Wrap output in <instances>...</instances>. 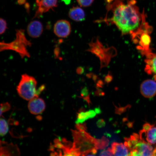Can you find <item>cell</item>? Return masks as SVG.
<instances>
[{
	"mask_svg": "<svg viewBox=\"0 0 156 156\" xmlns=\"http://www.w3.org/2000/svg\"><path fill=\"white\" fill-rule=\"evenodd\" d=\"M28 34L31 37L37 38L40 37L43 31V27L40 21L34 20L31 21L27 27Z\"/></svg>",
	"mask_w": 156,
	"mask_h": 156,
	"instance_id": "obj_15",
	"label": "cell"
},
{
	"mask_svg": "<svg viewBox=\"0 0 156 156\" xmlns=\"http://www.w3.org/2000/svg\"><path fill=\"white\" fill-rule=\"evenodd\" d=\"M112 21L124 34L133 35L149 25L146 22L145 15L140 14L137 8L131 4L117 5L114 9Z\"/></svg>",
	"mask_w": 156,
	"mask_h": 156,
	"instance_id": "obj_1",
	"label": "cell"
},
{
	"mask_svg": "<svg viewBox=\"0 0 156 156\" xmlns=\"http://www.w3.org/2000/svg\"><path fill=\"white\" fill-rule=\"evenodd\" d=\"M28 108L31 114L39 115L44 111L46 104L43 99L38 97H36L29 101Z\"/></svg>",
	"mask_w": 156,
	"mask_h": 156,
	"instance_id": "obj_12",
	"label": "cell"
},
{
	"mask_svg": "<svg viewBox=\"0 0 156 156\" xmlns=\"http://www.w3.org/2000/svg\"><path fill=\"white\" fill-rule=\"evenodd\" d=\"M25 8H26V9H29V5L28 3H26L25 4Z\"/></svg>",
	"mask_w": 156,
	"mask_h": 156,
	"instance_id": "obj_26",
	"label": "cell"
},
{
	"mask_svg": "<svg viewBox=\"0 0 156 156\" xmlns=\"http://www.w3.org/2000/svg\"><path fill=\"white\" fill-rule=\"evenodd\" d=\"M139 135L151 145L156 144V127L153 125L146 123L140 132Z\"/></svg>",
	"mask_w": 156,
	"mask_h": 156,
	"instance_id": "obj_8",
	"label": "cell"
},
{
	"mask_svg": "<svg viewBox=\"0 0 156 156\" xmlns=\"http://www.w3.org/2000/svg\"><path fill=\"white\" fill-rule=\"evenodd\" d=\"M99 156H113L112 149L108 148L105 151H102Z\"/></svg>",
	"mask_w": 156,
	"mask_h": 156,
	"instance_id": "obj_23",
	"label": "cell"
},
{
	"mask_svg": "<svg viewBox=\"0 0 156 156\" xmlns=\"http://www.w3.org/2000/svg\"><path fill=\"white\" fill-rule=\"evenodd\" d=\"M124 144L129 151V156H156V146L148 143L139 134L134 133L126 138Z\"/></svg>",
	"mask_w": 156,
	"mask_h": 156,
	"instance_id": "obj_3",
	"label": "cell"
},
{
	"mask_svg": "<svg viewBox=\"0 0 156 156\" xmlns=\"http://www.w3.org/2000/svg\"><path fill=\"white\" fill-rule=\"evenodd\" d=\"M96 111L91 110L85 112H81L78 113L76 121V124H83L88 119L93 118L98 113Z\"/></svg>",
	"mask_w": 156,
	"mask_h": 156,
	"instance_id": "obj_18",
	"label": "cell"
},
{
	"mask_svg": "<svg viewBox=\"0 0 156 156\" xmlns=\"http://www.w3.org/2000/svg\"><path fill=\"white\" fill-rule=\"evenodd\" d=\"M11 108L10 105L8 102L2 103L1 106V115L2 116V115L3 113H5L7 111H9Z\"/></svg>",
	"mask_w": 156,
	"mask_h": 156,
	"instance_id": "obj_21",
	"label": "cell"
},
{
	"mask_svg": "<svg viewBox=\"0 0 156 156\" xmlns=\"http://www.w3.org/2000/svg\"><path fill=\"white\" fill-rule=\"evenodd\" d=\"M140 91L143 96L146 98H151L156 94V82L151 80H147L142 82Z\"/></svg>",
	"mask_w": 156,
	"mask_h": 156,
	"instance_id": "obj_11",
	"label": "cell"
},
{
	"mask_svg": "<svg viewBox=\"0 0 156 156\" xmlns=\"http://www.w3.org/2000/svg\"><path fill=\"white\" fill-rule=\"evenodd\" d=\"M71 25L69 21L62 20H58L55 24L54 32L58 37L65 38L71 34Z\"/></svg>",
	"mask_w": 156,
	"mask_h": 156,
	"instance_id": "obj_7",
	"label": "cell"
},
{
	"mask_svg": "<svg viewBox=\"0 0 156 156\" xmlns=\"http://www.w3.org/2000/svg\"><path fill=\"white\" fill-rule=\"evenodd\" d=\"M0 25H1V30L0 34L1 35L4 34L7 28V24L5 20L1 18L0 19Z\"/></svg>",
	"mask_w": 156,
	"mask_h": 156,
	"instance_id": "obj_22",
	"label": "cell"
},
{
	"mask_svg": "<svg viewBox=\"0 0 156 156\" xmlns=\"http://www.w3.org/2000/svg\"><path fill=\"white\" fill-rule=\"evenodd\" d=\"M70 18L76 21L84 20L85 13L83 10L79 7H73L70 9L69 12Z\"/></svg>",
	"mask_w": 156,
	"mask_h": 156,
	"instance_id": "obj_17",
	"label": "cell"
},
{
	"mask_svg": "<svg viewBox=\"0 0 156 156\" xmlns=\"http://www.w3.org/2000/svg\"><path fill=\"white\" fill-rule=\"evenodd\" d=\"M62 1H63L67 5L69 4L70 3V1H71V0H62Z\"/></svg>",
	"mask_w": 156,
	"mask_h": 156,
	"instance_id": "obj_25",
	"label": "cell"
},
{
	"mask_svg": "<svg viewBox=\"0 0 156 156\" xmlns=\"http://www.w3.org/2000/svg\"><path fill=\"white\" fill-rule=\"evenodd\" d=\"M76 129L72 130L73 146L81 155L90 153L95 154L97 150L103 149V142L102 138L97 139L91 136L87 132L85 125L76 124Z\"/></svg>",
	"mask_w": 156,
	"mask_h": 156,
	"instance_id": "obj_2",
	"label": "cell"
},
{
	"mask_svg": "<svg viewBox=\"0 0 156 156\" xmlns=\"http://www.w3.org/2000/svg\"><path fill=\"white\" fill-rule=\"evenodd\" d=\"M111 149L113 156H129V152L128 148L122 143L113 142Z\"/></svg>",
	"mask_w": 156,
	"mask_h": 156,
	"instance_id": "obj_16",
	"label": "cell"
},
{
	"mask_svg": "<svg viewBox=\"0 0 156 156\" xmlns=\"http://www.w3.org/2000/svg\"><path fill=\"white\" fill-rule=\"evenodd\" d=\"M0 156H21L17 145L12 143L1 141Z\"/></svg>",
	"mask_w": 156,
	"mask_h": 156,
	"instance_id": "obj_10",
	"label": "cell"
},
{
	"mask_svg": "<svg viewBox=\"0 0 156 156\" xmlns=\"http://www.w3.org/2000/svg\"><path fill=\"white\" fill-rule=\"evenodd\" d=\"M24 32V30L23 29L17 30L16 38L13 41L9 43L4 41L1 42V51L11 50L17 52L21 58L30 57V55L27 50V48L31 46L32 43L25 37Z\"/></svg>",
	"mask_w": 156,
	"mask_h": 156,
	"instance_id": "obj_5",
	"label": "cell"
},
{
	"mask_svg": "<svg viewBox=\"0 0 156 156\" xmlns=\"http://www.w3.org/2000/svg\"><path fill=\"white\" fill-rule=\"evenodd\" d=\"M150 34L151 33L144 32L136 37L139 38L138 48L141 51L142 54L145 55L151 52L150 48L151 41Z\"/></svg>",
	"mask_w": 156,
	"mask_h": 156,
	"instance_id": "obj_13",
	"label": "cell"
},
{
	"mask_svg": "<svg viewBox=\"0 0 156 156\" xmlns=\"http://www.w3.org/2000/svg\"><path fill=\"white\" fill-rule=\"evenodd\" d=\"M9 125L6 121L3 118L0 120V133L1 136H4L9 131Z\"/></svg>",
	"mask_w": 156,
	"mask_h": 156,
	"instance_id": "obj_19",
	"label": "cell"
},
{
	"mask_svg": "<svg viewBox=\"0 0 156 156\" xmlns=\"http://www.w3.org/2000/svg\"><path fill=\"white\" fill-rule=\"evenodd\" d=\"M37 82L35 78L27 75L23 74L17 87V93L21 98L27 101H30L34 98L38 97L45 88L42 85L37 89Z\"/></svg>",
	"mask_w": 156,
	"mask_h": 156,
	"instance_id": "obj_4",
	"label": "cell"
},
{
	"mask_svg": "<svg viewBox=\"0 0 156 156\" xmlns=\"http://www.w3.org/2000/svg\"><path fill=\"white\" fill-rule=\"evenodd\" d=\"M26 0H18V3L19 5H21L25 3Z\"/></svg>",
	"mask_w": 156,
	"mask_h": 156,
	"instance_id": "obj_24",
	"label": "cell"
},
{
	"mask_svg": "<svg viewBox=\"0 0 156 156\" xmlns=\"http://www.w3.org/2000/svg\"><path fill=\"white\" fill-rule=\"evenodd\" d=\"M86 154L85 155H81L80 156H96L94 155L93 154Z\"/></svg>",
	"mask_w": 156,
	"mask_h": 156,
	"instance_id": "obj_27",
	"label": "cell"
},
{
	"mask_svg": "<svg viewBox=\"0 0 156 156\" xmlns=\"http://www.w3.org/2000/svg\"><path fill=\"white\" fill-rule=\"evenodd\" d=\"M146 56L145 71L149 75H153L156 81V53L151 52Z\"/></svg>",
	"mask_w": 156,
	"mask_h": 156,
	"instance_id": "obj_14",
	"label": "cell"
},
{
	"mask_svg": "<svg viewBox=\"0 0 156 156\" xmlns=\"http://www.w3.org/2000/svg\"><path fill=\"white\" fill-rule=\"evenodd\" d=\"M94 0H77L79 4L81 7H87L92 4Z\"/></svg>",
	"mask_w": 156,
	"mask_h": 156,
	"instance_id": "obj_20",
	"label": "cell"
},
{
	"mask_svg": "<svg viewBox=\"0 0 156 156\" xmlns=\"http://www.w3.org/2000/svg\"><path fill=\"white\" fill-rule=\"evenodd\" d=\"M36 3L38 7L34 18H39L44 13L58 6V0H36Z\"/></svg>",
	"mask_w": 156,
	"mask_h": 156,
	"instance_id": "obj_9",
	"label": "cell"
},
{
	"mask_svg": "<svg viewBox=\"0 0 156 156\" xmlns=\"http://www.w3.org/2000/svg\"><path fill=\"white\" fill-rule=\"evenodd\" d=\"M50 156H80L81 154L73 147V143L64 138L54 140L50 149Z\"/></svg>",
	"mask_w": 156,
	"mask_h": 156,
	"instance_id": "obj_6",
	"label": "cell"
}]
</instances>
